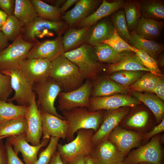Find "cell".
I'll return each mask as SVG.
<instances>
[{"label":"cell","mask_w":164,"mask_h":164,"mask_svg":"<svg viewBox=\"0 0 164 164\" xmlns=\"http://www.w3.org/2000/svg\"><path fill=\"white\" fill-rule=\"evenodd\" d=\"M23 26L14 15L8 16L1 31L9 41L13 42L21 34Z\"/></svg>","instance_id":"cell-36"},{"label":"cell","mask_w":164,"mask_h":164,"mask_svg":"<svg viewBox=\"0 0 164 164\" xmlns=\"http://www.w3.org/2000/svg\"><path fill=\"white\" fill-rule=\"evenodd\" d=\"M10 76L11 85L15 92L14 96L7 102L15 101L18 105L28 107L34 94L33 87L26 80L20 69L1 72Z\"/></svg>","instance_id":"cell-10"},{"label":"cell","mask_w":164,"mask_h":164,"mask_svg":"<svg viewBox=\"0 0 164 164\" xmlns=\"http://www.w3.org/2000/svg\"><path fill=\"white\" fill-rule=\"evenodd\" d=\"M141 136L135 132L123 129L118 126L109 135L108 139L125 155L132 149L137 146Z\"/></svg>","instance_id":"cell-18"},{"label":"cell","mask_w":164,"mask_h":164,"mask_svg":"<svg viewBox=\"0 0 164 164\" xmlns=\"http://www.w3.org/2000/svg\"><path fill=\"white\" fill-rule=\"evenodd\" d=\"M25 135L11 136L7 138V141L13 146V149L16 153H21L26 164H34L38 159L39 150L47 146L50 139L43 138L39 144L34 146L30 145L26 141Z\"/></svg>","instance_id":"cell-15"},{"label":"cell","mask_w":164,"mask_h":164,"mask_svg":"<svg viewBox=\"0 0 164 164\" xmlns=\"http://www.w3.org/2000/svg\"><path fill=\"white\" fill-rule=\"evenodd\" d=\"M100 2L97 0H79L75 6L66 12L61 18L70 26L79 23L90 15Z\"/></svg>","instance_id":"cell-20"},{"label":"cell","mask_w":164,"mask_h":164,"mask_svg":"<svg viewBox=\"0 0 164 164\" xmlns=\"http://www.w3.org/2000/svg\"><path fill=\"white\" fill-rule=\"evenodd\" d=\"M78 0H66L63 5L60 7V14L63 15L66 12V11L71 6L75 4Z\"/></svg>","instance_id":"cell-50"},{"label":"cell","mask_w":164,"mask_h":164,"mask_svg":"<svg viewBox=\"0 0 164 164\" xmlns=\"http://www.w3.org/2000/svg\"><path fill=\"white\" fill-rule=\"evenodd\" d=\"M131 45L138 50H142L156 60L159 55L163 51V45L152 40L138 36L134 30L130 32Z\"/></svg>","instance_id":"cell-25"},{"label":"cell","mask_w":164,"mask_h":164,"mask_svg":"<svg viewBox=\"0 0 164 164\" xmlns=\"http://www.w3.org/2000/svg\"><path fill=\"white\" fill-rule=\"evenodd\" d=\"M164 131V119L163 118L160 123L155 126L151 132L145 135V139H149L153 136L163 132Z\"/></svg>","instance_id":"cell-47"},{"label":"cell","mask_w":164,"mask_h":164,"mask_svg":"<svg viewBox=\"0 0 164 164\" xmlns=\"http://www.w3.org/2000/svg\"><path fill=\"white\" fill-rule=\"evenodd\" d=\"M100 111H91L87 108L80 107L62 111L63 117L68 124L66 138L67 142L74 139L75 134L80 129H91L96 132L103 118Z\"/></svg>","instance_id":"cell-1"},{"label":"cell","mask_w":164,"mask_h":164,"mask_svg":"<svg viewBox=\"0 0 164 164\" xmlns=\"http://www.w3.org/2000/svg\"><path fill=\"white\" fill-rule=\"evenodd\" d=\"M14 15L24 26L38 17L31 0H15Z\"/></svg>","instance_id":"cell-30"},{"label":"cell","mask_w":164,"mask_h":164,"mask_svg":"<svg viewBox=\"0 0 164 164\" xmlns=\"http://www.w3.org/2000/svg\"><path fill=\"white\" fill-rule=\"evenodd\" d=\"M67 25L63 22L50 21L38 16L30 23L23 26L21 33L23 39L26 41L36 43L40 35L53 31L60 36L66 29Z\"/></svg>","instance_id":"cell-8"},{"label":"cell","mask_w":164,"mask_h":164,"mask_svg":"<svg viewBox=\"0 0 164 164\" xmlns=\"http://www.w3.org/2000/svg\"><path fill=\"white\" fill-rule=\"evenodd\" d=\"M142 71L121 70L113 73L110 79L123 86L127 87L134 83L143 75Z\"/></svg>","instance_id":"cell-38"},{"label":"cell","mask_w":164,"mask_h":164,"mask_svg":"<svg viewBox=\"0 0 164 164\" xmlns=\"http://www.w3.org/2000/svg\"><path fill=\"white\" fill-rule=\"evenodd\" d=\"M13 91L10 77L0 71V100L7 101Z\"/></svg>","instance_id":"cell-43"},{"label":"cell","mask_w":164,"mask_h":164,"mask_svg":"<svg viewBox=\"0 0 164 164\" xmlns=\"http://www.w3.org/2000/svg\"><path fill=\"white\" fill-rule=\"evenodd\" d=\"M101 43L108 45L120 52L128 51L135 53L137 50L119 36L114 29L111 37Z\"/></svg>","instance_id":"cell-41"},{"label":"cell","mask_w":164,"mask_h":164,"mask_svg":"<svg viewBox=\"0 0 164 164\" xmlns=\"http://www.w3.org/2000/svg\"><path fill=\"white\" fill-rule=\"evenodd\" d=\"M64 55L78 67L84 79L94 78L101 67L93 46L87 43L65 52Z\"/></svg>","instance_id":"cell-3"},{"label":"cell","mask_w":164,"mask_h":164,"mask_svg":"<svg viewBox=\"0 0 164 164\" xmlns=\"http://www.w3.org/2000/svg\"><path fill=\"white\" fill-rule=\"evenodd\" d=\"M137 2L142 16L159 21L164 19V1L141 0Z\"/></svg>","instance_id":"cell-28"},{"label":"cell","mask_w":164,"mask_h":164,"mask_svg":"<svg viewBox=\"0 0 164 164\" xmlns=\"http://www.w3.org/2000/svg\"><path fill=\"white\" fill-rule=\"evenodd\" d=\"M8 15L0 8V31Z\"/></svg>","instance_id":"cell-55"},{"label":"cell","mask_w":164,"mask_h":164,"mask_svg":"<svg viewBox=\"0 0 164 164\" xmlns=\"http://www.w3.org/2000/svg\"><path fill=\"white\" fill-rule=\"evenodd\" d=\"M152 93L155 94L159 98L164 101V81L162 79L155 87Z\"/></svg>","instance_id":"cell-48"},{"label":"cell","mask_w":164,"mask_h":164,"mask_svg":"<svg viewBox=\"0 0 164 164\" xmlns=\"http://www.w3.org/2000/svg\"><path fill=\"white\" fill-rule=\"evenodd\" d=\"M66 1V0H60L55 1L54 2L55 5L54 6H55L57 7L60 8V7L62 5H63Z\"/></svg>","instance_id":"cell-57"},{"label":"cell","mask_w":164,"mask_h":164,"mask_svg":"<svg viewBox=\"0 0 164 164\" xmlns=\"http://www.w3.org/2000/svg\"><path fill=\"white\" fill-rule=\"evenodd\" d=\"M108 72L113 73L121 70L149 72L141 63L135 53L126 51L123 59L119 62L109 64L107 67Z\"/></svg>","instance_id":"cell-27"},{"label":"cell","mask_w":164,"mask_h":164,"mask_svg":"<svg viewBox=\"0 0 164 164\" xmlns=\"http://www.w3.org/2000/svg\"><path fill=\"white\" fill-rule=\"evenodd\" d=\"M159 136L154 137L145 145L132 151L123 162L126 164H138L142 162L161 164L162 151Z\"/></svg>","instance_id":"cell-9"},{"label":"cell","mask_w":164,"mask_h":164,"mask_svg":"<svg viewBox=\"0 0 164 164\" xmlns=\"http://www.w3.org/2000/svg\"><path fill=\"white\" fill-rule=\"evenodd\" d=\"M41 112L43 138L51 137L66 138L68 124L65 119H60L45 111L40 110Z\"/></svg>","instance_id":"cell-16"},{"label":"cell","mask_w":164,"mask_h":164,"mask_svg":"<svg viewBox=\"0 0 164 164\" xmlns=\"http://www.w3.org/2000/svg\"><path fill=\"white\" fill-rule=\"evenodd\" d=\"M35 43L25 41L21 34L11 44L0 52L1 72L19 69Z\"/></svg>","instance_id":"cell-4"},{"label":"cell","mask_w":164,"mask_h":164,"mask_svg":"<svg viewBox=\"0 0 164 164\" xmlns=\"http://www.w3.org/2000/svg\"><path fill=\"white\" fill-rule=\"evenodd\" d=\"M9 44V41L4 33L0 31V52L7 47Z\"/></svg>","instance_id":"cell-52"},{"label":"cell","mask_w":164,"mask_h":164,"mask_svg":"<svg viewBox=\"0 0 164 164\" xmlns=\"http://www.w3.org/2000/svg\"><path fill=\"white\" fill-rule=\"evenodd\" d=\"M27 125L25 117L0 123V137L5 138L26 134Z\"/></svg>","instance_id":"cell-32"},{"label":"cell","mask_w":164,"mask_h":164,"mask_svg":"<svg viewBox=\"0 0 164 164\" xmlns=\"http://www.w3.org/2000/svg\"><path fill=\"white\" fill-rule=\"evenodd\" d=\"M65 52L62 37L58 36L53 39L36 42L29 51L27 58L45 59L52 62Z\"/></svg>","instance_id":"cell-14"},{"label":"cell","mask_w":164,"mask_h":164,"mask_svg":"<svg viewBox=\"0 0 164 164\" xmlns=\"http://www.w3.org/2000/svg\"><path fill=\"white\" fill-rule=\"evenodd\" d=\"M163 25L164 22L162 20L142 16L134 30L140 37L153 40L160 37Z\"/></svg>","instance_id":"cell-22"},{"label":"cell","mask_w":164,"mask_h":164,"mask_svg":"<svg viewBox=\"0 0 164 164\" xmlns=\"http://www.w3.org/2000/svg\"><path fill=\"white\" fill-rule=\"evenodd\" d=\"M1 141L0 140V164H8L6 149Z\"/></svg>","instance_id":"cell-49"},{"label":"cell","mask_w":164,"mask_h":164,"mask_svg":"<svg viewBox=\"0 0 164 164\" xmlns=\"http://www.w3.org/2000/svg\"><path fill=\"white\" fill-rule=\"evenodd\" d=\"M36 98L35 94L28 107L25 116L27 125L26 139L34 146L40 144L43 136L41 111L38 108Z\"/></svg>","instance_id":"cell-12"},{"label":"cell","mask_w":164,"mask_h":164,"mask_svg":"<svg viewBox=\"0 0 164 164\" xmlns=\"http://www.w3.org/2000/svg\"><path fill=\"white\" fill-rule=\"evenodd\" d=\"M138 164H151L149 163L142 162V163H139Z\"/></svg>","instance_id":"cell-59"},{"label":"cell","mask_w":164,"mask_h":164,"mask_svg":"<svg viewBox=\"0 0 164 164\" xmlns=\"http://www.w3.org/2000/svg\"><path fill=\"white\" fill-rule=\"evenodd\" d=\"M93 87L90 80L86 79L80 87L73 90L61 91L58 95V108L61 111L78 108L89 109Z\"/></svg>","instance_id":"cell-7"},{"label":"cell","mask_w":164,"mask_h":164,"mask_svg":"<svg viewBox=\"0 0 164 164\" xmlns=\"http://www.w3.org/2000/svg\"><path fill=\"white\" fill-rule=\"evenodd\" d=\"M48 164H64L57 150L53 155Z\"/></svg>","instance_id":"cell-53"},{"label":"cell","mask_w":164,"mask_h":164,"mask_svg":"<svg viewBox=\"0 0 164 164\" xmlns=\"http://www.w3.org/2000/svg\"><path fill=\"white\" fill-rule=\"evenodd\" d=\"M5 145L7 154L8 164H26L19 158L12 145L7 141Z\"/></svg>","instance_id":"cell-45"},{"label":"cell","mask_w":164,"mask_h":164,"mask_svg":"<svg viewBox=\"0 0 164 164\" xmlns=\"http://www.w3.org/2000/svg\"><path fill=\"white\" fill-rule=\"evenodd\" d=\"M85 156L84 155H77L66 164H84Z\"/></svg>","instance_id":"cell-51"},{"label":"cell","mask_w":164,"mask_h":164,"mask_svg":"<svg viewBox=\"0 0 164 164\" xmlns=\"http://www.w3.org/2000/svg\"><path fill=\"white\" fill-rule=\"evenodd\" d=\"M149 117L148 113L145 111L138 112L132 116L126 123L129 126L142 128L146 124Z\"/></svg>","instance_id":"cell-44"},{"label":"cell","mask_w":164,"mask_h":164,"mask_svg":"<svg viewBox=\"0 0 164 164\" xmlns=\"http://www.w3.org/2000/svg\"><path fill=\"white\" fill-rule=\"evenodd\" d=\"M126 2L123 0H116L111 2L103 0L96 11L79 23L80 26L82 28L89 27L96 24L99 21L123 7Z\"/></svg>","instance_id":"cell-21"},{"label":"cell","mask_w":164,"mask_h":164,"mask_svg":"<svg viewBox=\"0 0 164 164\" xmlns=\"http://www.w3.org/2000/svg\"><path fill=\"white\" fill-rule=\"evenodd\" d=\"M162 79L163 78L148 72L129 86L128 89L133 92L152 93L155 87Z\"/></svg>","instance_id":"cell-34"},{"label":"cell","mask_w":164,"mask_h":164,"mask_svg":"<svg viewBox=\"0 0 164 164\" xmlns=\"http://www.w3.org/2000/svg\"><path fill=\"white\" fill-rule=\"evenodd\" d=\"M84 164H101L98 160L91 154L85 155Z\"/></svg>","instance_id":"cell-54"},{"label":"cell","mask_w":164,"mask_h":164,"mask_svg":"<svg viewBox=\"0 0 164 164\" xmlns=\"http://www.w3.org/2000/svg\"><path fill=\"white\" fill-rule=\"evenodd\" d=\"M110 164H126L124 162H120L113 163Z\"/></svg>","instance_id":"cell-58"},{"label":"cell","mask_w":164,"mask_h":164,"mask_svg":"<svg viewBox=\"0 0 164 164\" xmlns=\"http://www.w3.org/2000/svg\"><path fill=\"white\" fill-rule=\"evenodd\" d=\"M60 139L51 137L46 148L42 151L34 164H48L57 150Z\"/></svg>","instance_id":"cell-42"},{"label":"cell","mask_w":164,"mask_h":164,"mask_svg":"<svg viewBox=\"0 0 164 164\" xmlns=\"http://www.w3.org/2000/svg\"><path fill=\"white\" fill-rule=\"evenodd\" d=\"M127 87L123 86L109 79L101 80L93 85L91 97H104L126 93Z\"/></svg>","instance_id":"cell-24"},{"label":"cell","mask_w":164,"mask_h":164,"mask_svg":"<svg viewBox=\"0 0 164 164\" xmlns=\"http://www.w3.org/2000/svg\"><path fill=\"white\" fill-rule=\"evenodd\" d=\"M28 107L0 100V123L25 117Z\"/></svg>","instance_id":"cell-33"},{"label":"cell","mask_w":164,"mask_h":164,"mask_svg":"<svg viewBox=\"0 0 164 164\" xmlns=\"http://www.w3.org/2000/svg\"><path fill=\"white\" fill-rule=\"evenodd\" d=\"M5 138V137H0V140L2 139H3V138Z\"/></svg>","instance_id":"cell-60"},{"label":"cell","mask_w":164,"mask_h":164,"mask_svg":"<svg viewBox=\"0 0 164 164\" xmlns=\"http://www.w3.org/2000/svg\"><path fill=\"white\" fill-rule=\"evenodd\" d=\"M94 53L99 61L114 64L120 61L125 52H118L108 45L101 43L93 46Z\"/></svg>","instance_id":"cell-31"},{"label":"cell","mask_w":164,"mask_h":164,"mask_svg":"<svg viewBox=\"0 0 164 164\" xmlns=\"http://www.w3.org/2000/svg\"><path fill=\"white\" fill-rule=\"evenodd\" d=\"M94 132L91 129H80L71 141L64 144H58L56 150L64 164L77 155L91 153L94 145L92 141Z\"/></svg>","instance_id":"cell-5"},{"label":"cell","mask_w":164,"mask_h":164,"mask_svg":"<svg viewBox=\"0 0 164 164\" xmlns=\"http://www.w3.org/2000/svg\"><path fill=\"white\" fill-rule=\"evenodd\" d=\"M108 111L103 118L99 128L93 136L92 141L94 145L108 139L111 133L128 113V111L124 109Z\"/></svg>","instance_id":"cell-17"},{"label":"cell","mask_w":164,"mask_h":164,"mask_svg":"<svg viewBox=\"0 0 164 164\" xmlns=\"http://www.w3.org/2000/svg\"><path fill=\"white\" fill-rule=\"evenodd\" d=\"M51 62L45 59L26 58L19 69L28 82L32 87L49 77Z\"/></svg>","instance_id":"cell-11"},{"label":"cell","mask_w":164,"mask_h":164,"mask_svg":"<svg viewBox=\"0 0 164 164\" xmlns=\"http://www.w3.org/2000/svg\"><path fill=\"white\" fill-rule=\"evenodd\" d=\"M133 95L134 97L144 103L151 111L158 122L162 120L164 114L163 101L152 93L133 92Z\"/></svg>","instance_id":"cell-29"},{"label":"cell","mask_w":164,"mask_h":164,"mask_svg":"<svg viewBox=\"0 0 164 164\" xmlns=\"http://www.w3.org/2000/svg\"><path fill=\"white\" fill-rule=\"evenodd\" d=\"M49 77L59 84L64 92L78 88L84 80L78 67L64 54L51 62Z\"/></svg>","instance_id":"cell-2"},{"label":"cell","mask_w":164,"mask_h":164,"mask_svg":"<svg viewBox=\"0 0 164 164\" xmlns=\"http://www.w3.org/2000/svg\"><path fill=\"white\" fill-rule=\"evenodd\" d=\"M91 29L90 27H84L71 28L67 31L62 37L65 52L75 49L86 42Z\"/></svg>","instance_id":"cell-26"},{"label":"cell","mask_w":164,"mask_h":164,"mask_svg":"<svg viewBox=\"0 0 164 164\" xmlns=\"http://www.w3.org/2000/svg\"><path fill=\"white\" fill-rule=\"evenodd\" d=\"M32 89L37 96L40 110L65 119L63 116L58 113L54 106L56 99L62 90L59 84L49 77L34 85Z\"/></svg>","instance_id":"cell-6"},{"label":"cell","mask_w":164,"mask_h":164,"mask_svg":"<svg viewBox=\"0 0 164 164\" xmlns=\"http://www.w3.org/2000/svg\"><path fill=\"white\" fill-rule=\"evenodd\" d=\"M91 154L101 164H110L123 162L125 155L108 139L94 145Z\"/></svg>","instance_id":"cell-19"},{"label":"cell","mask_w":164,"mask_h":164,"mask_svg":"<svg viewBox=\"0 0 164 164\" xmlns=\"http://www.w3.org/2000/svg\"><path fill=\"white\" fill-rule=\"evenodd\" d=\"M114 30L111 21L104 19L91 29L86 43L94 46L110 38Z\"/></svg>","instance_id":"cell-23"},{"label":"cell","mask_w":164,"mask_h":164,"mask_svg":"<svg viewBox=\"0 0 164 164\" xmlns=\"http://www.w3.org/2000/svg\"><path fill=\"white\" fill-rule=\"evenodd\" d=\"M125 18L129 31L134 30L142 16L137 1H128L124 5Z\"/></svg>","instance_id":"cell-37"},{"label":"cell","mask_w":164,"mask_h":164,"mask_svg":"<svg viewBox=\"0 0 164 164\" xmlns=\"http://www.w3.org/2000/svg\"><path fill=\"white\" fill-rule=\"evenodd\" d=\"M112 14L111 21L114 29L122 38L129 42L131 37L127 27L124 10H118Z\"/></svg>","instance_id":"cell-39"},{"label":"cell","mask_w":164,"mask_h":164,"mask_svg":"<svg viewBox=\"0 0 164 164\" xmlns=\"http://www.w3.org/2000/svg\"><path fill=\"white\" fill-rule=\"evenodd\" d=\"M15 0H0V8L8 16L14 15Z\"/></svg>","instance_id":"cell-46"},{"label":"cell","mask_w":164,"mask_h":164,"mask_svg":"<svg viewBox=\"0 0 164 164\" xmlns=\"http://www.w3.org/2000/svg\"><path fill=\"white\" fill-rule=\"evenodd\" d=\"M31 1L38 16L51 21H60L61 16L60 8L49 5L41 0Z\"/></svg>","instance_id":"cell-35"},{"label":"cell","mask_w":164,"mask_h":164,"mask_svg":"<svg viewBox=\"0 0 164 164\" xmlns=\"http://www.w3.org/2000/svg\"><path fill=\"white\" fill-rule=\"evenodd\" d=\"M139 101L135 97L121 94H117L104 97H91L88 109L96 111L104 109L112 111L122 107H134Z\"/></svg>","instance_id":"cell-13"},{"label":"cell","mask_w":164,"mask_h":164,"mask_svg":"<svg viewBox=\"0 0 164 164\" xmlns=\"http://www.w3.org/2000/svg\"><path fill=\"white\" fill-rule=\"evenodd\" d=\"M159 58L157 61L159 67H163L164 65V54L163 53H160L159 55Z\"/></svg>","instance_id":"cell-56"},{"label":"cell","mask_w":164,"mask_h":164,"mask_svg":"<svg viewBox=\"0 0 164 164\" xmlns=\"http://www.w3.org/2000/svg\"><path fill=\"white\" fill-rule=\"evenodd\" d=\"M135 53L141 64L149 72L163 78V75L156 60L141 50L137 49Z\"/></svg>","instance_id":"cell-40"}]
</instances>
